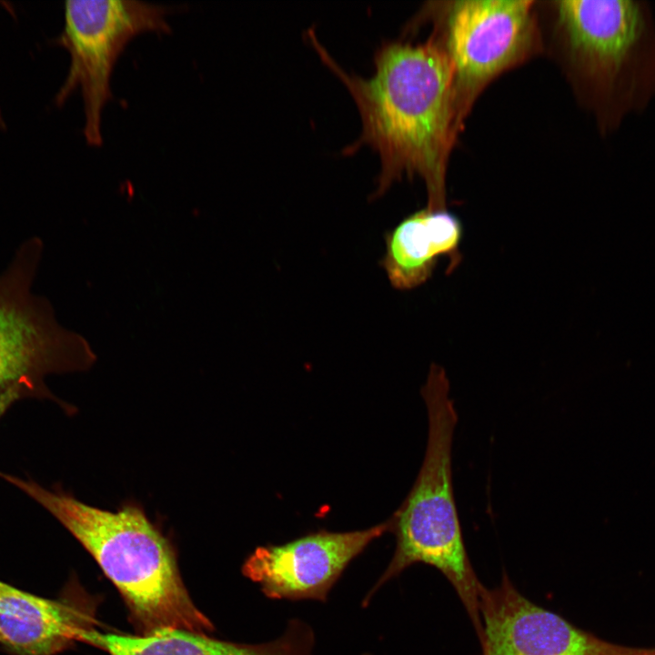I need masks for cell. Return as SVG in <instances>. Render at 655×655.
I'll return each instance as SVG.
<instances>
[{
  "label": "cell",
  "mask_w": 655,
  "mask_h": 655,
  "mask_svg": "<svg viewBox=\"0 0 655 655\" xmlns=\"http://www.w3.org/2000/svg\"><path fill=\"white\" fill-rule=\"evenodd\" d=\"M8 586H9V584H6L0 580V591L5 590V589L8 588Z\"/></svg>",
  "instance_id": "cell-13"
},
{
  "label": "cell",
  "mask_w": 655,
  "mask_h": 655,
  "mask_svg": "<svg viewBox=\"0 0 655 655\" xmlns=\"http://www.w3.org/2000/svg\"><path fill=\"white\" fill-rule=\"evenodd\" d=\"M462 237L460 220L446 209L426 207L405 217L386 235L381 265L391 285L400 290L420 286L443 257L451 273L461 262Z\"/></svg>",
  "instance_id": "cell-12"
},
{
  "label": "cell",
  "mask_w": 655,
  "mask_h": 655,
  "mask_svg": "<svg viewBox=\"0 0 655 655\" xmlns=\"http://www.w3.org/2000/svg\"><path fill=\"white\" fill-rule=\"evenodd\" d=\"M388 531L390 519L366 529H321L283 544L259 546L245 559L242 574L267 599L326 603L349 564Z\"/></svg>",
  "instance_id": "cell-8"
},
{
  "label": "cell",
  "mask_w": 655,
  "mask_h": 655,
  "mask_svg": "<svg viewBox=\"0 0 655 655\" xmlns=\"http://www.w3.org/2000/svg\"><path fill=\"white\" fill-rule=\"evenodd\" d=\"M4 477L49 511L94 558L121 594L138 634L214 630L183 582L172 542L141 505L126 502L106 510L33 480Z\"/></svg>",
  "instance_id": "cell-2"
},
{
  "label": "cell",
  "mask_w": 655,
  "mask_h": 655,
  "mask_svg": "<svg viewBox=\"0 0 655 655\" xmlns=\"http://www.w3.org/2000/svg\"><path fill=\"white\" fill-rule=\"evenodd\" d=\"M421 394L428 417L424 460L411 490L389 519L396 536L393 556L361 607H368L376 593L406 569L417 563L429 565L453 586L480 640L479 597L484 585L469 558L454 497L452 441L458 416L443 368L430 366Z\"/></svg>",
  "instance_id": "cell-4"
},
{
  "label": "cell",
  "mask_w": 655,
  "mask_h": 655,
  "mask_svg": "<svg viewBox=\"0 0 655 655\" xmlns=\"http://www.w3.org/2000/svg\"><path fill=\"white\" fill-rule=\"evenodd\" d=\"M85 597L49 600L13 586L0 591V642L16 655H55L95 629Z\"/></svg>",
  "instance_id": "cell-10"
},
{
  "label": "cell",
  "mask_w": 655,
  "mask_h": 655,
  "mask_svg": "<svg viewBox=\"0 0 655 655\" xmlns=\"http://www.w3.org/2000/svg\"><path fill=\"white\" fill-rule=\"evenodd\" d=\"M643 655H655V648H650V650Z\"/></svg>",
  "instance_id": "cell-14"
},
{
  "label": "cell",
  "mask_w": 655,
  "mask_h": 655,
  "mask_svg": "<svg viewBox=\"0 0 655 655\" xmlns=\"http://www.w3.org/2000/svg\"><path fill=\"white\" fill-rule=\"evenodd\" d=\"M78 641L107 655H315L317 640L309 623L292 618L277 638L256 644L221 640L179 629H162L146 635L91 629L82 632Z\"/></svg>",
  "instance_id": "cell-11"
},
{
  "label": "cell",
  "mask_w": 655,
  "mask_h": 655,
  "mask_svg": "<svg viewBox=\"0 0 655 655\" xmlns=\"http://www.w3.org/2000/svg\"><path fill=\"white\" fill-rule=\"evenodd\" d=\"M307 36L323 63L349 91L360 115L359 139L344 154L364 145L378 154L381 170L373 196L383 195L403 175L418 176L428 191L427 207L446 209L447 165L461 126L451 66L436 35L424 43L382 44L368 78L342 69L314 30H308Z\"/></svg>",
  "instance_id": "cell-1"
},
{
  "label": "cell",
  "mask_w": 655,
  "mask_h": 655,
  "mask_svg": "<svg viewBox=\"0 0 655 655\" xmlns=\"http://www.w3.org/2000/svg\"><path fill=\"white\" fill-rule=\"evenodd\" d=\"M482 655H643L650 648L619 645L599 638L529 600L506 572L479 597Z\"/></svg>",
  "instance_id": "cell-9"
},
{
  "label": "cell",
  "mask_w": 655,
  "mask_h": 655,
  "mask_svg": "<svg viewBox=\"0 0 655 655\" xmlns=\"http://www.w3.org/2000/svg\"><path fill=\"white\" fill-rule=\"evenodd\" d=\"M174 6L142 0H69L57 42L70 55V66L55 96L61 105L80 88L85 113L83 133L88 145L103 144L102 114L113 97L111 76L128 43L145 32L167 34Z\"/></svg>",
  "instance_id": "cell-7"
},
{
  "label": "cell",
  "mask_w": 655,
  "mask_h": 655,
  "mask_svg": "<svg viewBox=\"0 0 655 655\" xmlns=\"http://www.w3.org/2000/svg\"><path fill=\"white\" fill-rule=\"evenodd\" d=\"M535 4L530 0L448 3L434 34L451 66L460 126L491 81L541 50Z\"/></svg>",
  "instance_id": "cell-6"
},
{
  "label": "cell",
  "mask_w": 655,
  "mask_h": 655,
  "mask_svg": "<svg viewBox=\"0 0 655 655\" xmlns=\"http://www.w3.org/2000/svg\"><path fill=\"white\" fill-rule=\"evenodd\" d=\"M37 237L24 241L0 274V393L45 395L51 374L85 371L96 355L62 326L51 303L34 291L43 255Z\"/></svg>",
  "instance_id": "cell-5"
},
{
  "label": "cell",
  "mask_w": 655,
  "mask_h": 655,
  "mask_svg": "<svg viewBox=\"0 0 655 655\" xmlns=\"http://www.w3.org/2000/svg\"><path fill=\"white\" fill-rule=\"evenodd\" d=\"M553 4L554 40L580 103L604 135L655 99V17L642 0Z\"/></svg>",
  "instance_id": "cell-3"
}]
</instances>
